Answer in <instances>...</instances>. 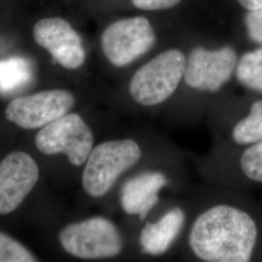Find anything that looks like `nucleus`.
<instances>
[{
    "label": "nucleus",
    "mask_w": 262,
    "mask_h": 262,
    "mask_svg": "<svg viewBox=\"0 0 262 262\" xmlns=\"http://www.w3.org/2000/svg\"><path fill=\"white\" fill-rule=\"evenodd\" d=\"M34 41L47 50L59 66L77 70L84 66L86 52L80 33L60 17L39 19L32 29Z\"/></svg>",
    "instance_id": "1a4fd4ad"
},
{
    "label": "nucleus",
    "mask_w": 262,
    "mask_h": 262,
    "mask_svg": "<svg viewBox=\"0 0 262 262\" xmlns=\"http://www.w3.org/2000/svg\"><path fill=\"white\" fill-rule=\"evenodd\" d=\"M75 102L74 95L66 90L45 91L12 100L5 116L21 128L36 129L66 115Z\"/></svg>",
    "instance_id": "6e6552de"
},
{
    "label": "nucleus",
    "mask_w": 262,
    "mask_h": 262,
    "mask_svg": "<svg viewBox=\"0 0 262 262\" xmlns=\"http://www.w3.org/2000/svg\"><path fill=\"white\" fill-rule=\"evenodd\" d=\"M238 59L233 46L208 45L192 33L183 84L197 93L217 94L235 76Z\"/></svg>",
    "instance_id": "20e7f679"
},
{
    "label": "nucleus",
    "mask_w": 262,
    "mask_h": 262,
    "mask_svg": "<svg viewBox=\"0 0 262 262\" xmlns=\"http://www.w3.org/2000/svg\"><path fill=\"white\" fill-rule=\"evenodd\" d=\"M183 15L132 13L108 23L100 34V48L111 66L122 69L150 56L187 29Z\"/></svg>",
    "instance_id": "f03ea898"
},
{
    "label": "nucleus",
    "mask_w": 262,
    "mask_h": 262,
    "mask_svg": "<svg viewBox=\"0 0 262 262\" xmlns=\"http://www.w3.org/2000/svg\"><path fill=\"white\" fill-rule=\"evenodd\" d=\"M244 174L254 182L262 183V140L252 144L240 159Z\"/></svg>",
    "instance_id": "a211bd4d"
},
{
    "label": "nucleus",
    "mask_w": 262,
    "mask_h": 262,
    "mask_svg": "<svg viewBox=\"0 0 262 262\" xmlns=\"http://www.w3.org/2000/svg\"><path fill=\"white\" fill-rule=\"evenodd\" d=\"M30 78L28 62L19 57L0 61V93H9L26 84Z\"/></svg>",
    "instance_id": "dca6fc26"
},
{
    "label": "nucleus",
    "mask_w": 262,
    "mask_h": 262,
    "mask_svg": "<svg viewBox=\"0 0 262 262\" xmlns=\"http://www.w3.org/2000/svg\"><path fill=\"white\" fill-rule=\"evenodd\" d=\"M168 184L161 172H145L128 180L122 188L121 204L127 215L144 220L159 203V192Z\"/></svg>",
    "instance_id": "9b49d317"
},
{
    "label": "nucleus",
    "mask_w": 262,
    "mask_h": 262,
    "mask_svg": "<svg viewBox=\"0 0 262 262\" xmlns=\"http://www.w3.org/2000/svg\"><path fill=\"white\" fill-rule=\"evenodd\" d=\"M133 13L156 15H183L202 0H122Z\"/></svg>",
    "instance_id": "4468645a"
},
{
    "label": "nucleus",
    "mask_w": 262,
    "mask_h": 262,
    "mask_svg": "<svg viewBox=\"0 0 262 262\" xmlns=\"http://www.w3.org/2000/svg\"><path fill=\"white\" fill-rule=\"evenodd\" d=\"M39 167L32 157L13 151L0 162V215L14 212L35 187Z\"/></svg>",
    "instance_id": "9d476101"
},
{
    "label": "nucleus",
    "mask_w": 262,
    "mask_h": 262,
    "mask_svg": "<svg viewBox=\"0 0 262 262\" xmlns=\"http://www.w3.org/2000/svg\"><path fill=\"white\" fill-rule=\"evenodd\" d=\"M186 215L181 208H174L156 223H148L142 228L140 246L143 253L152 256L166 253L180 234Z\"/></svg>",
    "instance_id": "f8f14e48"
},
{
    "label": "nucleus",
    "mask_w": 262,
    "mask_h": 262,
    "mask_svg": "<svg viewBox=\"0 0 262 262\" xmlns=\"http://www.w3.org/2000/svg\"><path fill=\"white\" fill-rule=\"evenodd\" d=\"M232 137L239 145H252L262 140V100L254 102L250 114L235 125Z\"/></svg>",
    "instance_id": "2eb2a0df"
},
{
    "label": "nucleus",
    "mask_w": 262,
    "mask_h": 262,
    "mask_svg": "<svg viewBox=\"0 0 262 262\" xmlns=\"http://www.w3.org/2000/svg\"><path fill=\"white\" fill-rule=\"evenodd\" d=\"M257 227L248 213L230 205H215L198 215L188 235L197 257L207 262L250 261Z\"/></svg>",
    "instance_id": "f257e3e1"
},
{
    "label": "nucleus",
    "mask_w": 262,
    "mask_h": 262,
    "mask_svg": "<svg viewBox=\"0 0 262 262\" xmlns=\"http://www.w3.org/2000/svg\"><path fill=\"white\" fill-rule=\"evenodd\" d=\"M235 3L244 11L262 8V0H234Z\"/></svg>",
    "instance_id": "aec40b11"
},
{
    "label": "nucleus",
    "mask_w": 262,
    "mask_h": 262,
    "mask_svg": "<svg viewBox=\"0 0 262 262\" xmlns=\"http://www.w3.org/2000/svg\"><path fill=\"white\" fill-rule=\"evenodd\" d=\"M58 239L66 253L83 259L114 257L123 248L122 235L117 226L102 216L67 225Z\"/></svg>",
    "instance_id": "423d86ee"
},
{
    "label": "nucleus",
    "mask_w": 262,
    "mask_h": 262,
    "mask_svg": "<svg viewBox=\"0 0 262 262\" xmlns=\"http://www.w3.org/2000/svg\"><path fill=\"white\" fill-rule=\"evenodd\" d=\"M35 256L21 244L0 232V262H34Z\"/></svg>",
    "instance_id": "f3484780"
},
{
    "label": "nucleus",
    "mask_w": 262,
    "mask_h": 262,
    "mask_svg": "<svg viewBox=\"0 0 262 262\" xmlns=\"http://www.w3.org/2000/svg\"><path fill=\"white\" fill-rule=\"evenodd\" d=\"M243 24L248 38L262 46V8L245 11Z\"/></svg>",
    "instance_id": "6ab92c4d"
},
{
    "label": "nucleus",
    "mask_w": 262,
    "mask_h": 262,
    "mask_svg": "<svg viewBox=\"0 0 262 262\" xmlns=\"http://www.w3.org/2000/svg\"><path fill=\"white\" fill-rule=\"evenodd\" d=\"M235 78L245 88L262 93V46L239 56Z\"/></svg>",
    "instance_id": "ddd939ff"
},
{
    "label": "nucleus",
    "mask_w": 262,
    "mask_h": 262,
    "mask_svg": "<svg viewBox=\"0 0 262 262\" xmlns=\"http://www.w3.org/2000/svg\"><path fill=\"white\" fill-rule=\"evenodd\" d=\"M141 158V147L133 139L99 144L92 150L85 161L82 176L84 191L90 196H103L119 177L136 165Z\"/></svg>",
    "instance_id": "39448f33"
},
{
    "label": "nucleus",
    "mask_w": 262,
    "mask_h": 262,
    "mask_svg": "<svg viewBox=\"0 0 262 262\" xmlns=\"http://www.w3.org/2000/svg\"><path fill=\"white\" fill-rule=\"evenodd\" d=\"M191 36L192 31H182L133 71L127 90L136 103L154 107L166 102L177 93L183 84Z\"/></svg>",
    "instance_id": "7ed1b4c3"
},
{
    "label": "nucleus",
    "mask_w": 262,
    "mask_h": 262,
    "mask_svg": "<svg viewBox=\"0 0 262 262\" xmlns=\"http://www.w3.org/2000/svg\"><path fill=\"white\" fill-rule=\"evenodd\" d=\"M39 151L52 156L64 154L75 166L83 165L94 149V135L78 114H66L44 126L35 137Z\"/></svg>",
    "instance_id": "0eeeda50"
}]
</instances>
